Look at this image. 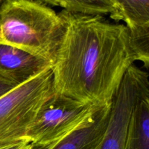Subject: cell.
<instances>
[{
	"instance_id": "cell-1",
	"label": "cell",
	"mask_w": 149,
	"mask_h": 149,
	"mask_svg": "<svg viewBox=\"0 0 149 149\" xmlns=\"http://www.w3.org/2000/svg\"><path fill=\"white\" fill-rule=\"evenodd\" d=\"M63 34L52 67L54 93L97 107L110 106L137 58L129 30L104 16L63 10Z\"/></svg>"
},
{
	"instance_id": "cell-2",
	"label": "cell",
	"mask_w": 149,
	"mask_h": 149,
	"mask_svg": "<svg viewBox=\"0 0 149 149\" xmlns=\"http://www.w3.org/2000/svg\"><path fill=\"white\" fill-rule=\"evenodd\" d=\"M63 31L58 13L36 0H9L0 13V44L23 49L52 65Z\"/></svg>"
},
{
	"instance_id": "cell-3",
	"label": "cell",
	"mask_w": 149,
	"mask_h": 149,
	"mask_svg": "<svg viewBox=\"0 0 149 149\" xmlns=\"http://www.w3.org/2000/svg\"><path fill=\"white\" fill-rule=\"evenodd\" d=\"M53 94L49 68L0 97V149L29 141L28 132L35 118Z\"/></svg>"
},
{
	"instance_id": "cell-4",
	"label": "cell",
	"mask_w": 149,
	"mask_h": 149,
	"mask_svg": "<svg viewBox=\"0 0 149 149\" xmlns=\"http://www.w3.org/2000/svg\"><path fill=\"white\" fill-rule=\"evenodd\" d=\"M101 108L54 93L35 118L28 139L33 144L61 139L93 122Z\"/></svg>"
},
{
	"instance_id": "cell-5",
	"label": "cell",
	"mask_w": 149,
	"mask_h": 149,
	"mask_svg": "<svg viewBox=\"0 0 149 149\" xmlns=\"http://www.w3.org/2000/svg\"><path fill=\"white\" fill-rule=\"evenodd\" d=\"M148 72L132 65L125 74L112 100L109 123L100 149H125L132 111L149 91Z\"/></svg>"
},
{
	"instance_id": "cell-6",
	"label": "cell",
	"mask_w": 149,
	"mask_h": 149,
	"mask_svg": "<svg viewBox=\"0 0 149 149\" xmlns=\"http://www.w3.org/2000/svg\"><path fill=\"white\" fill-rule=\"evenodd\" d=\"M111 106L102 107L93 122L70 135L45 144L30 143L26 149H100L109 123Z\"/></svg>"
},
{
	"instance_id": "cell-7",
	"label": "cell",
	"mask_w": 149,
	"mask_h": 149,
	"mask_svg": "<svg viewBox=\"0 0 149 149\" xmlns=\"http://www.w3.org/2000/svg\"><path fill=\"white\" fill-rule=\"evenodd\" d=\"M52 64L29 52L10 45L0 44V71L23 84L52 68Z\"/></svg>"
},
{
	"instance_id": "cell-8",
	"label": "cell",
	"mask_w": 149,
	"mask_h": 149,
	"mask_svg": "<svg viewBox=\"0 0 149 149\" xmlns=\"http://www.w3.org/2000/svg\"><path fill=\"white\" fill-rule=\"evenodd\" d=\"M125 149H149V91L141 96L134 107Z\"/></svg>"
},
{
	"instance_id": "cell-9",
	"label": "cell",
	"mask_w": 149,
	"mask_h": 149,
	"mask_svg": "<svg viewBox=\"0 0 149 149\" xmlns=\"http://www.w3.org/2000/svg\"><path fill=\"white\" fill-rule=\"evenodd\" d=\"M114 7L111 18L123 21L129 31L149 28V0H110Z\"/></svg>"
},
{
	"instance_id": "cell-10",
	"label": "cell",
	"mask_w": 149,
	"mask_h": 149,
	"mask_svg": "<svg viewBox=\"0 0 149 149\" xmlns=\"http://www.w3.org/2000/svg\"><path fill=\"white\" fill-rule=\"evenodd\" d=\"M44 4L62 7L63 10L89 15H109L113 10L91 0H36Z\"/></svg>"
},
{
	"instance_id": "cell-11",
	"label": "cell",
	"mask_w": 149,
	"mask_h": 149,
	"mask_svg": "<svg viewBox=\"0 0 149 149\" xmlns=\"http://www.w3.org/2000/svg\"><path fill=\"white\" fill-rule=\"evenodd\" d=\"M132 49L137 61L143 64L148 71L149 68V28L129 31Z\"/></svg>"
},
{
	"instance_id": "cell-12",
	"label": "cell",
	"mask_w": 149,
	"mask_h": 149,
	"mask_svg": "<svg viewBox=\"0 0 149 149\" xmlns=\"http://www.w3.org/2000/svg\"><path fill=\"white\" fill-rule=\"evenodd\" d=\"M20 84L8 74L0 71V97L4 96Z\"/></svg>"
},
{
	"instance_id": "cell-13",
	"label": "cell",
	"mask_w": 149,
	"mask_h": 149,
	"mask_svg": "<svg viewBox=\"0 0 149 149\" xmlns=\"http://www.w3.org/2000/svg\"><path fill=\"white\" fill-rule=\"evenodd\" d=\"M30 141H26L23 142L15 144V145L10 146L6 147V148H3L1 149H26L29 147V144H30Z\"/></svg>"
},
{
	"instance_id": "cell-14",
	"label": "cell",
	"mask_w": 149,
	"mask_h": 149,
	"mask_svg": "<svg viewBox=\"0 0 149 149\" xmlns=\"http://www.w3.org/2000/svg\"><path fill=\"white\" fill-rule=\"evenodd\" d=\"M91 1L98 3V4H102V5L106 6V7H109V8L113 9V12H114V7H113V4L111 2L110 0H91Z\"/></svg>"
},
{
	"instance_id": "cell-15",
	"label": "cell",
	"mask_w": 149,
	"mask_h": 149,
	"mask_svg": "<svg viewBox=\"0 0 149 149\" xmlns=\"http://www.w3.org/2000/svg\"><path fill=\"white\" fill-rule=\"evenodd\" d=\"M9 0H0V13H1V10H2L4 6L5 5V4Z\"/></svg>"
}]
</instances>
